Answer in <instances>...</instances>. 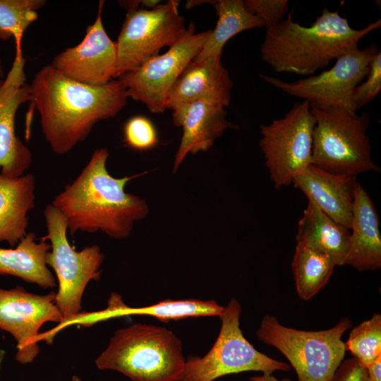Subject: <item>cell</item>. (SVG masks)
<instances>
[{"label": "cell", "instance_id": "cell-34", "mask_svg": "<svg viewBox=\"0 0 381 381\" xmlns=\"http://www.w3.org/2000/svg\"><path fill=\"white\" fill-rule=\"evenodd\" d=\"M71 381H84V380H82L80 377H79L78 376L74 375V376H73Z\"/></svg>", "mask_w": 381, "mask_h": 381}, {"label": "cell", "instance_id": "cell-3", "mask_svg": "<svg viewBox=\"0 0 381 381\" xmlns=\"http://www.w3.org/2000/svg\"><path fill=\"white\" fill-rule=\"evenodd\" d=\"M292 9L277 25L266 29L260 47L261 58L277 73L308 77L332 60L358 47L359 41L381 26L379 19L362 29H353L339 9L324 8L309 25L293 19Z\"/></svg>", "mask_w": 381, "mask_h": 381}, {"label": "cell", "instance_id": "cell-11", "mask_svg": "<svg viewBox=\"0 0 381 381\" xmlns=\"http://www.w3.org/2000/svg\"><path fill=\"white\" fill-rule=\"evenodd\" d=\"M171 0L153 8L128 11L117 41L114 78L136 68L159 54L162 48L174 44L185 32V20Z\"/></svg>", "mask_w": 381, "mask_h": 381}, {"label": "cell", "instance_id": "cell-10", "mask_svg": "<svg viewBox=\"0 0 381 381\" xmlns=\"http://www.w3.org/2000/svg\"><path fill=\"white\" fill-rule=\"evenodd\" d=\"M315 118L307 101L296 103L280 119L261 125L259 142L276 188L289 186L311 164Z\"/></svg>", "mask_w": 381, "mask_h": 381}, {"label": "cell", "instance_id": "cell-28", "mask_svg": "<svg viewBox=\"0 0 381 381\" xmlns=\"http://www.w3.org/2000/svg\"><path fill=\"white\" fill-rule=\"evenodd\" d=\"M123 139L130 147L145 151L155 147L159 143L157 131L153 123L143 116H135L124 124Z\"/></svg>", "mask_w": 381, "mask_h": 381}, {"label": "cell", "instance_id": "cell-12", "mask_svg": "<svg viewBox=\"0 0 381 381\" xmlns=\"http://www.w3.org/2000/svg\"><path fill=\"white\" fill-rule=\"evenodd\" d=\"M210 30L196 32L190 23L180 39L158 54L119 78L128 97L140 101L152 113L165 109L167 97L186 66L202 49Z\"/></svg>", "mask_w": 381, "mask_h": 381}, {"label": "cell", "instance_id": "cell-21", "mask_svg": "<svg viewBox=\"0 0 381 381\" xmlns=\"http://www.w3.org/2000/svg\"><path fill=\"white\" fill-rule=\"evenodd\" d=\"M36 239L35 234L29 232L16 248H0V274L14 276L43 289L54 288L56 280L46 262L51 244L44 237L39 242Z\"/></svg>", "mask_w": 381, "mask_h": 381}, {"label": "cell", "instance_id": "cell-7", "mask_svg": "<svg viewBox=\"0 0 381 381\" xmlns=\"http://www.w3.org/2000/svg\"><path fill=\"white\" fill-rule=\"evenodd\" d=\"M311 110L315 118L313 165L330 173L353 176L378 171L366 133L370 121L367 113L358 116Z\"/></svg>", "mask_w": 381, "mask_h": 381}, {"label": "cell", "instance_id": "cell-32", "mask_svg": "<svg viewBox=\"0 0 381 381\" xmlns=\"http://www.w3.org/2000/svg\"><path fill=\"white\" fill-rule=\"evenodd\" d=\"M250 381H291L288 378L279 380L272 373H264L261 375L252 376L249 379Z\"/></svg>", "mask_w": 381, "mask_h": 381}, {"label": "cell", "instance_id": "cell-19", "mask_svg": "<svg viewBox=\"0 0 381 381\" xmlns=\"http://www.w3.org/2000/svg\"><path fill=\"white\" fill-rule=\"evenodd\" d=\"M349 239L342 265L358 271L381 267V235L379 217L373 202L358 183L355 192Z\"/></svg>", "mask_w": 381, "mask_h": 381}, {"label": "cell", "instance_id": "cell-20", "mask_svg": "<svg viewBox=\"0 0 381 381\" xmlns=\"http://www.w3.org/2000/svg\"><path fill=\"white\" fill-rule=\"evenodd\" d=\"M32 174L10 177L0 172V242L14 246L27 234L28 213L35 207Z\"/></svg>", "mask_w": 381, "mask_h": 381}, {"label": "cell", "instance_id": "cell-33", "mask_svg": "<svg viewBox=\"0 0 381 381\" xmlns=\"http://www.w3.org/2000/svg\"><path fill=\"white\" fill-rule=\"evenodd\" d=\"M4 78V71L2 61L0 56V79H2Z\"/></svg>", "mask_w": 381, "mask_h": 381}, {"label": "cell", "instance_id": "cell-1", "mask_svg": "<svg viewBox=\"0 0 381 381\" xmlns=\"http://www.w3.org/2000/svg\"><path fill=\"white\" fill-rule=\"evenodd\" d=\"M30 90L42 133L57 155L71 151L97 123L115 116L128 98L119 79L90 85L66 76L50 64L35 74Z\"/></svg>", "mask_w": 381, "mask_h": 381}, {"label": "cell", "instance_id": "cell-16", "mask_svg": "<svg viewBox=\"0 0 381 381\" xmlns=\"http://www.w3.org/2000/svg\"><path fill=\"white\" fill-rule=\"evenodd\" d=\"M225 108L214 102L196 100L172 110L174 124L183 130L173 173H176L188 154L208 150L225 131L236 128L226 119Z\"/></svg>", "mask_w": 381, "mask_h": 381}, {"label": "cell", "instance_id": "cell-5", "mask_svg": "<svg viewBox=\"0 0 381 381\" xmlns=\"http://www.w3.org/2000/svg\"><path fill=\"white\" fill-rule=\"evenodd\" d=\"M43 214L47 231L44 238L51 244L46 262L56 274L59 289L55 302L63 318L56 329L47 332L42 337L52 342L58 330L73 325L83 312L81 301L84 291L91 280L99 279L104 255L97 245L75 250L67 238L66 219L52 203L46 206Z\"/></svg>", "mask_w": 381, "mask_h": 381}, {"label": "cell", "instance_id": "cell-23", "mask_svg": "<svg viewBox=\"0 0 381 381\" xmlns=\"http://www.w3.org/2000/svg\"><path fill=\"white\" fill-rule=\"evenodd\" d=\"M211 3L215 8L217 22L195 58L198 61L221 58L223 48L231 38L243 31L265 27L260 18L247 11L242 0H218Z\"/></svg>", "mask_w": 381, "mask_h": 381}, {"label": "cell", "instance_id": "cell-13", "mask_svg": "<svg viewBox=\"0 0 381 381\" xmlns=\"http://www.w3.org/2000/svg\"><path fill=\"white\" fill-rule=\"evenodd\" d=\"M55 298V291L38 295L19 286L8 290L0 288V329L16 339L18 363H30L39 354V331L44 324L62 322Z\"/></svg>", "mask_w": 381, "mask_h": 381}, {"label": "cell", "instance_id": "cell-17", "mask_svg": "<svg viewBox=\"0 0 381 381\" xmlns=\"http://www.w3.org/2000/svg\"><path fill=\"white\" fill-rule=\"evenodd\" d=\"M356 176L336 174L310 164L292 181L324 214L349 229Z\"/></svg>", "mask_w": 381, "mask_h": 381}, {"label": "cell", "instance_id": "cell-29", "mask_svg": "<svg viewBox=\"0 0 381 381\" xmlns=\"http://www.w3.org/2000/svg\"><path fill=\"white\" fill-rule=\"evenodd\" d=\"M365 78L366 80L362 81L353 93V103L356 111L371 102L381 90L380 51L372 59Z\"/></svg>", "mask_w": 381, "mask_h": 381}, {"label": "cell", "instance_id": "cell-30", "mask_svg": "<svg viewBox=\"0 0 381 381\" xmlns=\"http://www.w3.org/2000/svg\"><path fill=\"white\" fill-rule=\"evenodd\" d=\"M247 11L260 18L266 29L279 23L287 15V0H246L243 1Z\"/></svg>", "mask_w": 381, "mask_h": 381}, {"label": "cell", "instance_id": "cell-26", "mask_svg": "<svg viewBox=\"0 0 381 381\" xmlns=\"http://www.w3.org/2000/svg\"><path fill=\"white\" fill-rule=\"evenodd\" d=\"M44 0H0V40L14 37L17 46L25 30L38 18Z\"/></svg>", "mask_w": 381, "mask_h": 381}, {"label": "cell", "instance_id": "cell-18", "mask_svg": "<svg viewBox=\"0 0 381 381\" xmlns=\"http://www.w3.org/2000/svg\"><path fill=\"white\" fill-rule=\"evenodd\" d=\"M233 81L221 58L193 60L171 89L166 109H171L196 100H208L226 107L231 99Z\"/></svg>", "mask_w": 381, "mask_h": 381}, {"label": "cell", "instance_id": "cell-4", "mask_svg": "<svg viewBox=\"0 0 381 381\" xmlns=\"http://www.w3.org/2000/svg\"><path fill=\"white\" fill-rule=\"evenodd\" d=\"M186 360L179 337L167 328L133 324L117 330L95 364L132 381H181Z\"/></svg>", "mask_w": 381, "mask_h": 381}, {"label": "cell", "instance_id": "cell-9", "mask_svg": "<svg viewBox=\"0 0 381 381\" xmlns=\"http://www.w3.org/2000/svg\"><path fill=\"white\" fill-rule=\"evenodd\" d=\"M379 52L374 44L363 49L353 48L337 57L329 69L295 81L262 74L260 77L276 89L307 101L311 109L355 115L353 93L365 78L369 64Z\"/></svg>", "mask_w": 381, "mask_h": 381}, {"label": "cell", "instance_id": "cell-15", "mask_svg": "<svg viewBox=\"0 0 381 381\" xmlns=\"http://www.w3.org/2000/svg\"><path fill=\"white\" fill-rule=\"evenodd\" d=\"M103 1L97 18L87 29L83 40L54 56L51 66L66 76L90 85L107 84L115 77L116 42L107 33L102 20Z\"/></svg>", "mask_w": 381, "mask_h": 381}, {"label": "cell", "instance_id": "cell-27", "mask_svg": "<svg viewBox=\"0 0 381 381\" xmlns=\"http://www.w3.org/2000/svg\"><path fill=\"white\" fill-rule=\"evenodd\" d=\"M345 344L358 362L367 368L381 357V315L375 313L353 327Z\"/></svg>", "mask_w": 381, "mask_h": 381}, {"label": "cell", "instance_id": "cell-6", "mask_svg": "<svg viewBox=\"0 0 381 381\" xmlns=\"http://www.w3.org/2000/svg\"><path fill=\"white\" fill-rule=\"evenodd\" d=\"M351 325L344 318L328 329L306 331L286 327L274 316L266 315L256 336L286 357L298 381H331L346 351L342 335Z\"/></svg>", "mask_w": 381, "mask_h": 381}, {"label": "cell", "instance_id": "cell-8", "mask_svg": "<svg viewBox=\"0 0 381 381\" xmlns=\"http://www.w3.org/2000/svg\"><path fill=\"white\" fill-rule=\"evenodd\" d=\"M241 306L232 298L219 316L221 328L210 350L202 357L186 360L181 381H213L229 374L248 371L272 373L287 371L291 365L258 351L240 328Z\"/></svg>", "mask_w": 381, "mask_h": 381}, {"label": "cell", "instance_id": "cell-2", "mask_svg": "<svg viewBox=\"0 0 381 381\" xmlns=\"http://www.w3.org/2000/svg\"><path fill=\"white\" fill-rule=\"evenodd\" d=\"M109 156L107 148L95 150L80 174L52 202L66 219L71 236L78 231H101L115 239L125 238L135 222L149 213L145 200L125 191L127 183L143 174L112 176L107 168Z\"/></svg>", "mask_w": 381, "mask_h": 381}, {"label": "cell", "instance_id": "cell-24", "mask_svg": "<svg viewBox=\"0 0 381 381\" xmlns=\"http://www.w3.org/2000/svg\"><path fill=\"white\" fill-rule=\"evenodd\" d=\"M336 266L329 256L296 244L291 267L299 298L312 299L328 283Z\"/></svg>", "mask_w": 381, "mask_h": 381}, {"label": "cell", "instance_id": "cell-31", "mask_svg": "<svg viewBox=\"0 0 381 381\" xmlns=\"http://www.w3.org/2000/svg\"><path fill=\"white\" fill-rule=\"evenodd\" d=\"M331 381H368V371L355 358L343 360Z\"/></svg>", "mask_w": 381, "mask_h": 381}, {"label": "cell", "instance_id": "cell-22", "mask_svg": "<svg viewBox=\"0 0 381 381\" xmlns=\"http://www.w3.org/2000/svg\"><path fill=\"white\" fill-rule=\"evenodd\" d=\"M349 229L329 218L308 202L298 223L296 241L313 250L323 253L342 265L349 239Z\"/></svg>", "mask_w": 381, "mask_h": 381}, {"label": "cell", "instance_id": "cell-35", "mask_svg": "<svg viewBox=\"0 0 381 381\" xmlns=\"http://www.w3.org/2000/svg\"><path fill=\"white\" fill-rule=\"evenodd\" d=\"M0 365H1V363H0Z\"/></svg>", "mask_w": 381, "mask_h": 381}, {"label": "cell", "instance_id": "cell-14", "mask_svg": "<svg viewBox=\"0 0 381 381\" xmlns=\"http://www.w3.org/2000/svg\"><path fill=\"white\" fill-rule=\"evenodd\" d=\"M20 47L7 75L0 79V168L10 177L25 174L32 164L31 150L16 135V116L20 107L31 101Z\"/></svg>", "mask_w": 381, "mask_h": 381}, {"label": "cell", "instance_id": "cell-25", "mask_svg": "<svg viewBox=\"0 0 381 381\" xmlns=\"http://www.w3.org/2000/svg\"><path fill=\"white\" fill-rule=\"evenodd\" d=\"M224 307L215 301L200 299H165L140 308H132V315H147L161 322L179 320L187 318L219 316Z\"/></svg>", "mask_w": 381, "mask_h": 381}]
</instances>
